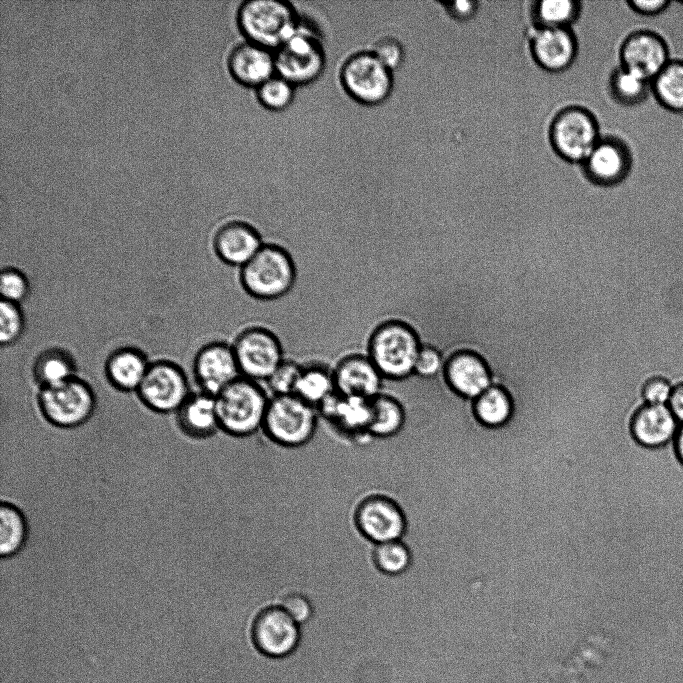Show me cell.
<instances>
[{
    "label": "cell",
    "mask_w": 683,
    "mask_h": 683,
    "mask_svg": "<svg viewBox=\"0 0 683 683\" xmlns=\"http://www.w3.org/2000/svg\"><path fill=\"white\" fill-rule=\"evenodd\" d=\"M317 409L319 415L344 435L354 439L369 436L371 400L335 392Z\"/></svg>",
    "instance_id": "19"
},
{
    "label": "cell",
    "mask_w": 683,
    "mask_h": 683,
    "mask_svg": "<svg viewBox=\"0 0 683 683\" xmlns=\"http://www.w3.org/2000/svg\"><path fill=\"white\" fill-rule=\"evenodd\" d=\"M677 455L683 463V424L680 425L679 430L674 439Z\"/></svg>",
    "instance_id": "46"
},
{
    "label": "cell",
    "mask_w": 683,
    "mask_h": 683,
    "mask_svg": "<svg viewBox=\"0 0 683 683\" xmlns=\"http://www.w3.org/2000/svg\"><path fill=\"white\" fill-rule=\"evenodd\" d=\"M25 329V317L19 304L0 303V342L3 346L19 340Z\"/></svg>",
    "instance_id": "36"
},
{
    "label": "cell",
    "mask_w": 683,
    "mask_h": 683,
    "mask_svg": "<svg viewBox=\"0 0 683 683\" xmlns=\"http://www.w3.org/2000/svg\"><path fill=\"white\" fill-rule=\"evenodd\" d=\"M550 137L554 149L569 161H585L600 140L596 120L579 107L567 108L556 116Z\"/></svg>",
    "instance_id": "12"
},
{
    "label": "cell",
    "mask_w": 683,
    "mask_h": 683,
    "mask_svg": "<svg viewBox=\"0 0 683 683\" xmlns=\"http://www.w3.org/2000/svg\"><path fill=\"white\" fill-rule=\"evenodd\" d=\"M215 399L222 432L236 438H247L262 431L270 398L257 381L241 376Z\"/></svg>",
    "instance_id": "2"
},
{
    "label": "cell",
    "mask_w": 683,
    "mask_h": 683,
    "mask_svg": "<svg viewBox=\"0 0 683 683\" xmlns=\"http://www.w3.org/2000/svg\"><path fill=\"white\" fill-rule=\"evenodd\" d=\"M372 561L381 574L399 577L409 571L413 557L410 547L403 540H395L374 545Z\"/></svg>",
    "instance_id": "31"
},
{
    "label": "cell",
    "mask_w": 683,
    "mask_h": 683,
    "mask_svg": "<svg viewBox=\"0 0 683 683\" xmlns=\"http://www.w3.org/2000/svg\"><path fill=\"white\" fill-rule=\"evenodd\" d=\"M475 413L483 425L502 427L512 416V403L503 389L491 386L475 400Z\"/></svg>",
    "instance_id": "32"
},
{
    "label": "cell",
    "mask_w": 683,
    "mask_h": 683,
    "mask_svg": "<svg viewBox=\"0 0 683 683\" xmlns=\"http://www.w3.org/2000/svg\"><path fill=\"white\" fill-rule=\"evenodd\" d=\"M227 65L237 82L256 89L276 75L274 52L249 41L231 50Z\"/></svg>",
    "instance_id": "20"
},
{
    "label": "cell",
    "mask_w": 683,
    "mask_h": 683,
    "mask_svg": "<svg viewBox=\"0 0 683 683\" xmlns=\"http://www.w3.org/2000/svg\"><path fill=\"white\" fill-rule=\"evenodd\" d=\"M333 371L336 392L371 400L382 393L383 376L366 355L343 357Z\"/></svg>",
    "instance_id": "16"
},
{
    "label": "cell",
    "mask_w": 683,
    "mask_h": 683,
    "mask_svg": "<svg viewBox=\"0 0 683 683\" xmlns=\"http://www.w3.org/2000/svg\"><path fill=\"white\" fill-rule=\"evenodd\" d=\"M668 407L680 424H683V382L673 387Z\"/></svg>",
    "instance_id": "45"
},
{
    "label": "cell",
    "mask_w": 683,
    "mask_h": 683,
    "mask_svg": "<svg viewBox=\"0 0 683 683\" xmlns=\"http://www.w3.org/2000/svg\"><path fill=\"white\" fill-rule=\"evenodd\" d=\"M345 91L365 105L385 101L393 87L392 71L372 51H361L349 56L340 70Z\"/></svg>",
    "instance_id": "9"
},
{
    "label": "cell",
    "mask_w": 683,
    "mask_h": 683,
    "mask_svg": "<svg viewBox=\"0 0 683 683\" xmlns=\"http://www.w3.org/2000/svg\"><path fill=\"white\" fill-rule=\"evenodd\" d=\"M294 88L288 80L274 75L257 88V98L269 110H284L294 99Z\"/></svg>",
    "instance_id": "35"
},
{
    "label": "cell",
    "mask_w": 683,
    "mask_h": 683,
    "mask_svg": "<svg viewBox=\"0 0 683 683\" xmlns=\"http://www.w3.org/2000/svg\"><path fill=\"white\" fill-rule=\"evenodd\" d=\"M37 408L50 425L74 429L85 425L94 417L97 398L91 385L75 376L59 384L39 388Z\"/></svg>",
    "instance_id": "5"
},
{
    "label": "cell",
    "mask_w": 683,
    "mask_h": 683,
    "mask_svg": "<svg viewBox=\"0 0 683 683\" xmlns=\"http://www.w3.org/2000/svg\"><path fill=\"white\" fill-rule=\"evenodd\" d=\"M302 367L293 361L284 360L266 380L274 395L294 394Z\"/></svg>",
    "instance_id": "38"
},
{
    "label": "cell",
    "mask_w": 683,
    "mask_h": 683,
    "mask_svg": "<svg viewBox=\"0 0 683 683\" xmlns=\"http://www.w3.org/2000/svg\"><path fill=\"white\" fill-rule=\"evenodd\" d=\"M277 75L293 85L316 80L325 68V53L320 40L299 27L296 33L274 51Z\"/></svg>",
    "instance_id": "10"
},
{
    "label": "cell",
    "mask_w": 683,
    "mask_h": 683,
    "mask_svg": "<svg viewBox=\"0 0 683 683\" xmlns=\"http://www.w3.org/2000/svg\"><path fill=\"white\" fill-rule=\"evenodd\" d=\"M448 363L444 362L439 352L431 347H421L414 369V374L423 378H432Z\"/></svg>",
    "instance_id": "42"
},
{
    "label": "cell",
    "mask_w": 683,
    "mask_h": 683,
    "mask_svg": "<svg viewBox=\"0 0 683 683\" xmlns=\"http://www.w3.org/2000/svg\"><path fill=\"white\" fill-rule=\"evenodd\" d=\"M446 376L457 393L475 400L492 386L487 366L473 353L462 352L452 357Z\"/></svg>",
    "instance_id": "25"
},
{
    "label": "cell",
    "mask_w": 683,
    "mask_h": 683,
    "mask_svg": "<svg viewBox=\"0 0 683 683\" xmlns=\"http://www.w3.org/2000/svg\"><path fill=\"white\" fill-rule=\"evenodd\" d=\"M353 520L360 535L373 545L403 540L408 530L403 507L384 493L363 497L355 507Z\"/></svg>",
    "instance_id": "7"
},
{
    "label": "cell",
    "mask_w": 683,
    "mask_h": 683,
    "mask_svg": "<svg viewBox=\"0 0 683 683\" xmlns=\"http://www.w3.org/2000/svg\"><path fill=\"white\" fill-rule=\"evenodd\" d=\"M29 292V280L21 270L6 267L1 271L0 294L2 301L20 304L27 298Z\"/></svg>",
    "instance_id": "37"
},
{
    "label": "cell",
    "mask_w": 683,
    "mask_h": 683,
    "mask_svg": "<svg viewBox=\"0 0 683 683\" xmlns=\"http://www.w3.org/2000/svg\"><path fill=\"white\" fill-rule=\"evenodd\" d=\"M421 349L414 327L402 319L382 322L371 333L367 356L384 379L404 382L414 375Z\"/></svg>",
    "instance_id": "1"
},
{
    "label": "cell",
    "mask_w": 683,
    "mask_h": 683,
    "mask_svg": "<svg viewBox=\"0 0 683 683\" xmlns=\"http://www.w3.org/2000/svg\"><path fill=\"white\" fill-rule=\"evenodd\" d=\"M671 59L666 40L653 30L632 32L620 47L621 66L650 82Z\"/></svg>",
    "instance_id": "15"
},
{
    "label": "cell",
    "mask_w": 683,
    "mask_h": 683,
    "mask_svg": "<svg viewBox=\"0 0 683 683\" xmlns=\"http://www.w3.org/2000/svg\"><path fill=\"white\" fill-rule=\"evenodd\" d=\"M150 362L146 354L132 346L119 347L107 357L104 365L106 379L121 392H136L141 385Z\"/></svg>",
    "instance_id": "23"
},
{
    "label": "cell",
    "mask_w": 683,
    "mask_h": 683,
    "mask_svg": "<svg viewBox=\"0 0 683 683\" xmlns=\"http://www.w3.org/2000/svg\"><path fill=\"white\" fill-rule=\"evenodd\" d=\"M173 419L183 434L194 439L209 438L220 431L215 396L201 390L190 393Z\"/></svg>",
    "instance_id": "21"
},
{
    "label": "cell",
    "mask_w": 683,
    "mask_h": 683,
    "mask_svg": "<svg viewBox=\"0 0 683 683\" xmlns=\"http://www.w3.org/2000/svg\"><path fill=\"white\" fill-rule=\"evenodd\" d=\"M191 391L184 370L170 360L150 363L136 394L149 411L168 415L175 413Z\"/></svg>",
    "instance_id": "8"
},
{
    "label": "cell",
    "mask_w": 683,
    "mask_h": 683,
    "mask_svg": "<svg viewBox=\"0 0 683 683\" xmlns=\"http://www.w3.org/2000/svg\"><path fill=\"white\" fill-rule=\"evenodd\" d=\"M373 54L391 71L399 67L404 60V48L399 40L391 36L378 39L372 50Z\"/></svg>",
    "instance_id": "40"
},
{
    "label": "cell",
    "mask_w": 683,
    "mask_h": 683,
    "mask_svg": "<svg viewBox=\"0 0 683 683\" xmlns=\"http://www.w3.org/2000/svg\"><path fill=\"white\" fill-rule=\"evenodd\" d=\"M651 94L664 109L673 113H683L682 59H671L652 79Z\"/></svg>",
    "instance_id": "28"
},
{
    "label": "cell",
    "mask_w": 683,
    "mask_h": 683,
    "mask_svg": "<svg viewBox=\"0 0 683 683\" xmlns=\"http://www.w3.org/2000/svg\"><path fill=\"white\" fill-rule=\"evenodd\" d=\"M73 355L61 347L45 349L35 358L32 375L39 388L64 382L77 376Z\"/></svg>",
    "instance_id": "27"
},
{
    "label": "cell",
    "mask_w": 683,
    "mask_h": 683,
    "mask_svg": "<svg viewBox=\"0 0 683 683\" xmlns=\"http://www.w3.org/2000/svg\"><path fill=\"white\" fill-rule=\"evenodd\" d=\"M237 23L247 41L277 50L299 29L300 22L290 3L279 0H247L237 11Z\"/></svg>",
    "instance_id": "3"
},
{
    "label": "cell",
    "mask_w": 683,
    "mask_h": 683,
    "mask_svg": "<svg viewBox=\"0 0 683 683\" xmlns=\"http://www.w3.org/2000/svg\"><path fill=\"white\" fill-rule=\"evenodd\" d=\"M318 409L295 394L274 395L269 400L262 433L274 444L301 448L317 431Z\"/></svg>",
    "instance_id": "6"
},
{
    "label": "cell",
    "mask_w": 683,
    "mask_h": 683,
    "mask_svg": "<svg viewBox=\"0 0 683 683\" xmlns=\"http://www.w3.org/2000/svg\"><path fill=\"white\" fill-rule=\"evenodd\" d=\"M28 534L25 514L11 503L0 502V558L19 553L27 542Z\"/></svg>",
    "instance_id": "29"
},
{
    "label": "cell",
    "mask_w": 683,
    "mask_h": 683,
    "mask_svg": "<svg viewBox=\"0 0 683 683\" xmlns=\"http://www.w3.org/2000/svg\"><path fill=\"white\" fill-rule=\"evenodd\" d=\"M212 243L216 256L223 263L239 268L248 263L264 244L255 227L239 220L221 225Z\"/></svg>",
    "instance_id": "18"
},
{
    "label": "cell",
    "mask_w": 683,
    "mask_h": 683,
    "mask_svg": "<svg viewBox=\"0 0 683 683\" xmlns=\"http://www.w3.org/2000/svg\"><path fill=\"white\" fill-rule=\"evenodd\" d=\"M680 425L668 405L643 403L634 413L631 430L639 444L656 448L674 441Z\"/></svg>",
    "instance_id": "22"
},
{
    "label": "cell",
    "mask_w": 683,
    "mask_h": 683,
    "mask_svg": "<svg viewBox=\"0 0 683 683\" xmlns=\"http://www.w3.org/2000/svg\"><path fill=\"white\" fill-rule=\"evenodd\" d=\"M578 13L579 3L573 0H542L535 7V17L541 28H567Z\"/></svg>",
    "instance_id": "34"
},
{
    "label": "cell",
    "mask_w": 683,
    "mask_h": 683,
    "mask_svg": "<svg viewBox=\"0 0 683 683\" xmlns=\"http://www.w3.org/2000/svg\"><path fill=\"white\" fill-rule=\"evenodd\" d=\"M277 605L299 625L307 623L314 614L312 599L300 591H290L282 595Z\"/></svg>",
    "instance_id": "39"
},
{
    "label": "cell",
    "mask_w": 683,
    "mask_h": 683,
    "mask_svg": "<svg viewBox=\"0 0 683 683\" xmlns=\"http://www.w3.org/2000/svg\"><path fill=\"white\" fill-rule=\"evenodd\" d=\"M627 4L631 10H633L635 13L642 15V16H647V17H652V16H657L665 12L670 4L671 1L669 0H629L627 1Z\"/></svg>",
    "instance_id": "43"
},
{
    "label": "cell",
    "mask_w": 683,
    "mask_h": 683,
    "mask_svg": "<svg viewBox=\"0 0 683 683\" xmlns=\"http://www.w3.org/2000/svg\"><path fill=\"white\" fill-rule=\"evenodd\" d=\"M444 6L452 17L458 20H466L475 14L478 3L471 0H456L444 3Z\"/></svg>",
    "instance_id": "44"
},
{
    "label": "cell",
    "mask_w": 683,
    "mask_h": 683,
    "mask_svg": "<svg viewBox=\"0 0 683 683\" xmlns=\"http://www.w3.org/2000/svg\"><path fill=\"white\" fill-rule=\"evenodd\" d=\"M336 392L333 371L320 364L302 367L294 394L318 408Z\"/></svg>",
    "instance_id": "30"
},
{
    "label": "cell",
    "mask_w": 683,
    "mask_h": 683,
    "mask_svg": "<svg viewBox=\"0 0 683 683\" xmlns=\"http://www.w3.org/2000/svg\"><path fill=\"white\" fill-rule=\"evenodd\" d=\"M241 376L266 381L285 360L280 340L260 326L241 331L232 344Z\"/></svg>",
    "instance_id": "11"
},
{
    "label": "cell",
    "mask_w": 683,
    "mask_h": 683,
    "mask_svg": "<svg viewBox=\"0 0 683 683\" xmlns=\"http://www.w3.org/2000/svg\"><path fill=\"white\" fill-rule=\"evenodd\" d=\"M193 373L200 390L214 396L241 377L232 345L222 341L208 343L198 350Z\"/></svg>",
    "instance_id": "14"
},
{
    "label": "cell",
    "mask_w": 683,
    "mask_h": 683,
    "mask_svg": "<svg viewBox=\"0 0 683 683\" xmlns=\"http://www.w3.org/2000/svg\"><path fill=\"white\" fill-rule=\"evenodd\" d=\"M296 266L282 246L264 243L255 256L240 268L242 288L258 300H275L286 295L296 281Z\"/></svg>",
    "instance_id": "4"
},
{
    "label": "cell",
    "mask_w": 683,
    "mask_h": 683,
    "mask_svg": "<svg viewBox=\"0 0 683 683\" xmlns=\"http://www.w3.org/2000/svg\"><path fill=\"white\" fill-rule=\"evenodd\" d=\"M532 53L543 68L560 71L575 57V39L567 28H540L532 40Z\"/></svg>",
    "instance_id": "24"
},
{
    "label": "cell",
    "mask_w": 683,
    "mask_h": 683,
    "mask_svg": "<svg viewBox=\"0 0 683 683\" xmlns=\"http://www.w3.org/2000/svg\"><path fill=\"white\" fill-rule=\"evenodd\" d=\"M406 424L407 410L400 399L384 393L371 399L369 436L380 440L395 438L402 433Z\"/></svg>",
    "instance_id": "26"
},
{
    "label": "cell",
    "mask_w": 683,
    "mask_h": 683,
    "mask_svg": "<svg viewBox=\"0 0 683 683\" xmlns=\"http://www.w3.org/2000/svg\"><path fill=\"white\" fill-rule=\"evenodd\" d=\"M251 637L261 653L280 658L290 654L298 646L300 625L279 605H267L253 619Z\"/></svg>",
    "instance_id": "13"
},
{
    "label": "cell",
    "mask_w": 683,
    "mask_h": 683,
    "mask_svg": "<svg viewBox=\"0 0 683 683\" xmlns=\"http://www.w3.org/2000/svg\"><path fill=\"white\" fill-rule=\"evenodd\" d=\"M610 88L619 103L636 106L643 103L651 93V82L620 66L611 75Z\"/></svg>",
    "instance_id": "33"
},
{
    "label": "cell",
    "mask_w": 683,
    "mask_h": 683,
    "mask_svg": "<svg viewBox=\"0 0 683 683\" xmlns=\"http://www.w3.org/2000/svg\"><path fill=\"white\" fill-rule=\"evenodd\" d=\"M673 387L662 376L647 378L640 387V396L644 403L653 405H667Z\"/></svg>",
    "instance_id": "41"
},
{
    "label": "cell",
    "mask_w": 683,
    "mask_h": 683,
    "mask_svg": "<svg viewBox=\"0 0 683 683\" xmlns=\"http://www.w3.org/2000/svg\"><path fill=\"white\" fill-rule=\"evenodd\" d=\"M584 163L588 176L595 183L615 185L628 176L633 157L625 142L611 137L599 140Z\"/></svg>",
    "instance_id": "17"
}]
</instances>
